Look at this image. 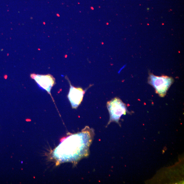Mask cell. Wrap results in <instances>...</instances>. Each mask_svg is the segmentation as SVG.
Here are the masks:
<instances>
[{
    "mask_svg": "<svg viewBox=\"0 0 184 184\" xmlns=\"http://www.w3.org/2000/svg\"><path fill=\"white\" fill-rule=\"evenodd\" d=\"M89 130L86 127L64 140L54 150V157L60 162H74L86 156L92 139Z\"/></svg>",
    "mask_w": 184,
    "mask_h": 184,
    "instance_id": "6da1fadb",
    "label": "cell"
},
{
    "mask_svg": "<svg viewBox=\"0 0 184 184\" xmlns=\"http://www.w3.org/2000/svg\"><path fill=\"white\" fill-rule=\"evenodd\" d=\"M173 81L172 77L167 76H158L151 74L148 77V83L154 88L156 93L161 97L166 95Z\"/></svg>",
    "mask_w": 184,
    "mask_h": 184,
    "instance_id": "7a4b0ae2",
    "label": "cell"
},
{
    "mask_svg": "<svg viewBox=\"0 0 184 184\" xmlns=\"http://www.w3.org/2000/svg\"><path fill=\"white\" fill-rule=\"evenodd\" d=\"M107 107L110 114V122H118L121 117L126 114L127 108L125 104L118 98H114L108 102Z\"/></svg>",
    "mask_w": 184,
    "mask_h": 184,
    "instance_id": "3957f363",
    "label": "cell"
},
{
    "mask_svg": "<svg viewBox=\"0 0 184 184\" xmlns=\"http://www.w3.org/2000/svg\"><path fill=\"white\" fill-rule=\"evenodd\" d=\"M30 76L41 89L50 93L52 87L55 83V79L52 75L32 74Z\"/></svg>",
    "mask_w": 184,
    "mask_h": 184,
    "instance_id": "277c9868",
    "label": "cell"
},
{
    "mask_svg": "<svg viewBox=\"0 0 184 184\" xmlns=\"http://www.w3.org/2000/svg\"><path fill=\"white\" fill-rule=\"evenodd\" d=\"M68 98L73 108H76L82 102L85 91L82 88H76L70 84Z\"/></svg>",
    "mask_w": 184,
    "mask_h": 184,
    "instance_id": "5b68a950",
    "label": "cell"
}]
</instances>
